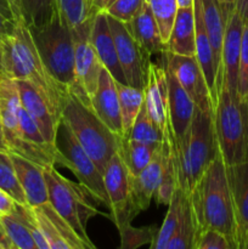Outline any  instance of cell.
Masks as SVG:
<instances>
[{
	"label": "cell",
	"instance_id": "6da1fadb",
	"mask_svg": "<svg viewBox=\"0 0 248 249\" xmlns=\"http://www.w3.org/2000/svg\"><path fill=\"white\" fill-rule=\"evenodd\" d=\"M187 197L196 225V240L203 231L215 229L228 236L233 248L238 249L235 209L226 175V164L220 152L216 153Z\"/></svg>",
	"mask_w": 248,
	"mask_h": 249
},
{
	"label": "cell",
	"instance_id": "7a4b0ae2",
	"mask_svg": "<svg viewBox=\"0 0 248 249\" xmlns=\"http://www.w3.org/2000/svg\"><path fill=\"white\" fill-rule=\"evenodd\" d=\"M1 73L15 80H27L43 94L53 111L62 117L70 91L62 87L41 60L31 29L24 22L16 23L14 32L0 40Z\"/></svg>",
	"mask_w": 248,
	"mask_h": 249
},
{
	"label": "cell",
	"instance_id": "3957f363",
	"mask_svg": "<svg viewBox=\"0 0 248 249\" xmlns=\"http://www.w3.org/2000/svg\"><path fill=\"white\" fill-rule=\"evenodd\" d=\"M165 130L174 155L177 185L189 195L219 152L213 112H203L196 107L191 124L179 140L175 138L169 118Z\"/></svg>",
	"mask_w": 248,
	"mask_h": 249
},
{
	"label": "cell",
	"instance_id": "277c9868",
	"mask_svg": "<svg viewBox=\"0 0 248 249\" xmlns=\"http://www.w3.org/2000/svg\"><path fill=\"white\" fill-rule=\"evenodd\" d=\"M213 118L224 163L231 165L248 160V102L241 101L221 83Z\"/></svg>",
	"mask_w": 248,
	"mask_h": 249
},
{
	"label": "cell",
	"instance_id": "5b68a950",
	"mask_svg": "<svg viewBox=\"0 0 248 249\" xmlns=\"http://www.w3.org/2000/svg\"><path fill=\"white\" fill-rule=\"evenodd\" d=\"M62 119L75 139L104 174L107 163L118 151L121 139L113 133L89 106L72 91L62 109Z\"/></svg>",
	"mask_w": 248,
	"mask_h": 249
},
{
	"label": "cell",
	"instance_id": "8992f818",
	"mask_svg": "<svg viewBox=\"0 0 248 249\" xmlns=\"http://www.w3.org/2000/svg\"><path fill=\"white\" fill-rule=\"evenodd\" d=\"M31 33L50 74L70 91L75 85V53L72 29L56 11L45 24L31 29Z\"/></svg>",
	"mask_w": 248,
	"mask_h": 249
},
{
	"label": "cell",
	"instance_id": "52a82bcc",
	"mask_svg": "<svg viewBox=\"0 0 248 249\" xmlns=\"http://www.w3.org/2000/svg\"><path fill=\"white\" fill-rule=\"evenodd\" d=\"M44 175L51 206L72 226L90 249H95V245L88 236L87 225L90 219L101 213L89 201L91 196L83 189L82 185L71 181L57 172L55 165L44 168Z\"/></svg>",
	"mask_w": 248,
	"mask_h": 249
},
{
	"label": "cell",
	"instance_id": "ba28073f",
	"mask_svg": "<svg viewBox=\"0 0 248 249\" xmlns=\"http://www.w3.org/2000/svg\"><path fill=\"white\" fill-rule=\"evenodd\" d=\"M56 146L58 152L55 164L70 169L91 198L108 208L104 174L62 119L56 136Z\"/></svg>",
	"mask_w": 248,
	"mask_h": 249
},
{
	"label": "cell",
	"instance_id": "9c48e42d",
	"mask_svg": "<svg viewBox=\"0 0 248 249\" xmlns=\"http://www.w3.org/2000/svg\"><path fill=\"white\" fill-rule=\"evenodd\" d=\"M94 16L79 27L72 29L75 53V85L70 89V91L90 108L91 97L96 91L100 74L104 68L90 39Z\"/></svg>",
	"mask_w": 248,
	"mask_h": 249
},
{
	"label": "cell",
	"instance_id": "30bf717a",
	"mask_svg": "<svg viewBox=\"0 0 248 249\" xmlns=\"http://www.w3.org/2000/svg\"><path fill=\"white\" fill-rule=\"evenodd\" d=\"M108 16L109 28L116 44L119 65L125 77L126 84L143 89L146 85L147 67L151 56L138 44L124 22Z\"/></svg>",
	"mask_w": 248,
	"mask_h": 249
},
{
	"label": "cell",
	"instance_id": "8fae6325",
	"mask_svg": "<svg viewBox=\"0 0 248 249\" xmlns=\"http://www.w3.org/2000/svg\"><path fill=\"white\" fill-rule=\"evenodd\" d=\"M104 182L108 197L109 218L117 230H121L134 218L130 213V175L118 151L105 168Z\"/></svg>",
	"mask_w": 248,
	"mask_h": 249
},
{
	"label": "cell",
	"instance_id": "7c38bea8",
	"mask_svg": "<svg viewBox=\"0 0 248 249\" xmlns=\"http://www.w3.org/2000/svg\"><path fill=\"white\" fill-rule=\"evenodd\" d=\"M165 66L177 77L196 107L203 112H214V104L206 78L195 56H182L165 50Z\"/></svg>",
	"mask_w": 248,
	"mask_h": 249
},
{
	"label": "cell",
	"instance_id": "4fadbf2b",
	"mask_svg": "<svg viewBox=\"0 0 248 249\" xmlns=\"http://www.w3.org/2000/svg\"><path fill=\"white\" fill-rule=\"evenodd\" d=\"M169 151V140L164 131V138L158 146L150 164L136 177H130V213L135 218L150 207L155 198L164 172L165 160Z\"/></svg>",
	"mask_w": 248,
	"mask_h": 249
},
{
	"label": "cell",
	"instance_id": "5bb4252c",
	"mask_svg": "<svg viewBox=\"0 0 248 249\" xmlns=\"http://www.w3.org/2000/svg\"><path fill=\"white\" fill-rule=\"evenodd\" d=\"M41 235L50 249H90L50 202L31 207Z\"/></svg>",
	"mask_w": 248,
	"mask_h": 249
},
{
	"label": "cell",
	"instance_id": "9a60e30c",
	"mask_svg": "<svg viewBox=\"0 0 248 249\" xmlns=\"http://www.w3.org/2000/svg\"><path fill=\"white\" fill-rule=\"evenodd\" d=\"M16 83L23 108L33 118L48 142L56 146V136L62 117L53 111L43 94L32 83L27 80H16Z\"/></svg>",
	"mask_w": 248,
	"mask_h": 249
},
{
	"label": "cell",
	"instance_id": "2e32d148",
	"mask_svg": "<svg viewBox=\"0 0 248 249\" xmlns=\"http://www.w3.org/2000/svg\"><path fill=\"white\" fill-rule=\"evenodd\" d=\"M159 62H148L147 77L143 90L147 113L164 131L168 123V80L162 53H159Z\"/></svg>",
	"mask_w": 248,
	"mask_h": 249
},
{
	"label": "cell",
	"instance_id": "e0dca14e",
	"mask_svg": "<svg viewBox=\"0 0 248 249\" xmlns=\"http://www.w3.org/2000/svg\"><path fill=\"white\" fill-rule=\"evenodd\" d=\"M22 102L16 80L0 73V121L9 152H15L21 142L19 111Z\"/></svg>",
	"mask_w": 248,
	"mask_h": 249
},
{
	"label": "cell",
	"instance_id": "ac0fdd59",
	"mask_svg": "<svg viewBox=\"0 0 248 249\" xmlns=\"http://www.w3.org/2000/svg\"><path fill=\"white\" fill-rule=\"evenodd\" d=\"M91 109L116 135L123 138L118 89L114 78L105 68H102L96 91L91 97Z\"/></svg>",
	"mask_w": 248,
	"mask_h": 249
},
{
	"label": "cell",
	"instance_id": "d6986e66",
	"mask_svg": "<svg viewBox=\"0 0 248 249\" xmlns=\"http://www.w3.org/2000/svg\"><path fill=\"white\" fill-rule=\"evenodd\" d=\"M243 23L240 15L233 10L226 22L223 51H221V73L223 82L231 94L237 95L238 62H240L241 43H242Z\"/></svg>",
	"mask_w": 248,
	"mask_h": 249
},
{
	"label": "cell",
	"instance_id": "ffe728a7",
	"mask_svg": "<svg viewBox=\"0 0 248 249\" xmlns=\"http://www.w3.org/2000/svg\"><path fill=\"white\" fill-rule=\"evenodd\" d=\"M90 39H91L95 53L105 70H107V72L114 78L116 82L126 84L125 77L119 65L113 36L109 28L108 16L105 10L96 12L92 18Z\"/></svg>",
	"mask_w": 248,
	"mask_h": 249
},
{
	"label": "cell",
	"instance_id": "44dd1931",
	"mask_svg": "<svg viewBox=\"0 0 248 249\" xmlns=\"http://www.w3.org/2000/svg\"><path fill=\"white\" fill-rule=\"evenodd\" d=\"M229 186L237 225V247L245 249L248 231V160L226 165Z\"/></svg>",
	"mask_w": 248,
	"mask_h": 249
},
{
	"label": "cell",
	"instance_id": "7402d4cb",
	"mask_svg": "<svg viewBox=\"0 0 248 249\" xmlns=\"http://www.w3.org/2000/svg\"><path fill=\"white\" fill-rule=\"evenodd\" d=\"M195 19H196V41H195V57L203 72L206 78L207 85H208L209 92H211L212 100H213L214 107H215L218 92L221 85L219 82L218 70H216L215 58H214V51L212 48L211 40L207 34L206 26L203 21V14H202V1L195 0Z\"/></svg>",
	"mask_w": 248,
	"mask_h": 249
},
{
	"label": "cell",
	"instance_id": "603a6c76",
	"mask_svg": "<svg viewBox=\"0 0 248 249\" xmlns=\"http://www.w3.org/2000/svg\"><path fill=\"white\" fill-rule=\"evenodd\" d=\"M163 56V53H162ZM164 60V57H163ZM165 65V62H164ZM168 80V118L177 140L182 138L190 126L196 105L184 88L177 82V77L165 66Z\"/></svg>",
	"mask_w": 248,
	"mask_h": 249
},
{
	"label": "cell",
	"instance_id": "cb8c5ba5",
	"mask_svg": "<svg viewBox=\"0 0 248 249\" xmlns=\"http://www.w3.org/2000/svg\"><path fill=\"white\" fill-rule=\"evenodd\" d=\"M10 155L26 197L27 206L36 207L46 203L49 201V194L44 168L17 153L10 152Z\"/></svg>",
	"mask_w": 248,
	"mask_h": 249
},
{
	"label": "cell",
	"instance_id": "d4e9b609",
	"mask_svg": "<svg viewBox=\"0 0 248 249\" xmlns=\"http://www.w3.org/2000/svg\"><path fill=\"white\" fill-rule=\"evenodd\" d=\"M125 24L128 26L131 36L147 55H159L168 50L167 44L163 41L160 36L157 21L146 1L138 15Z\"/></svg>",
	"mask_w": 248,
	"mask_h": 249
},
{
	"label": "cell",
	"instance_id": "484cf974",
	"mask_svg": "<svg viewBox=\"0 0 248 249\" xmlns=\"http://www.w3.org/2000/svg\"><path fill=\"white\" fill-rule=\"evenodd\" d=\"M202 14H203L204 26L207 34L211 40L212 48L214 51L216 70H218L219 82H223V73H221V51H223L224 36H225L226 22L230 14L226 12L224 6L219 0H201Z\"/></svg>",
	"mask_w": 248,
	"mask_h": 249
},
{
	"label": "cell",
	"instance_id": "4316f807",
	"mask_svg": "<svg viewBox=\"0 0 248 249\" xmlns=\"http://www.w3.org/2000/svg\"><path fill=\"white\" fill-rule=\"evenodd\" d=\"M196 41V19L195 7H179L177 11L169 40L168 51L177 55L195 56Z\"/></svg>",
	"mask_w": 248,
	"mask_h": 249
},
{
	"label": "cell",
	"instance_id": "83f0119b",
	"mask_svg": "<svg viewBox=\"0 0 248 249\" xmlns=\"http://www.w3.org/2000/svg\"><path fill=\"white\" fill-rule=\"evenodd\" d=\"M0 221L11 242L12 249H38L29 229L24 206L17 204L16 212L10 215L0 216Z\"/></svg>",
	"mask_w": 248,
	"mask_h": 249
},
{
	"label": "cell",
	"instance_id": "f1b7e54d",
	"mask_svg": "<svg viewBox=\"0 0 248 249\" xmlns=\"http://www.w3.org/2000/svg\"><path fill=\"white\" fill-rule=\"evenodd\" d=\"M157 148L158 147L145 145V143L136 142L126 136H123L119 142L118 152L124 164L128 168L129 175L136 177L150 164L151 160L155 157Z\"/></svg>",
	"mask_w": 248,
	"mask_h": 249
},
{
	"label": "cell",
	"instance_id": "f546056e",
	"mask_svg": "<svg viewBox=\"0 0 248 249\" xmlns=\"http://www.w3.org/2000/svg\"><path fill=\"white\" fill-rule=\"evenodd\" d=\"M119 95L122 123H123L124 135L130 130L145 102V90L140 88L131 87L129 84L116 82Z\"/></svg>",
	"mask_w": 248,
	"mask_h": 249
},
{
	"label": "cell",
	"instance_id": "4dcf8cb0",
	"mask_svg": "<svg viewBox=\"0 0 248 249\" xmlns=\"http://www.w3.org/2000/svg\"><path fill=\"white\" fill-rule=\"evenodd\" d=\"M187 198V195L182 191L181 187L177 185L174 195H173L172 199H170L169 204H168V212L165 214V218L163 220L162 226L158 230L157 236H156L155 241L150 245V248L152 249H165L167 248L168 242H169L170 237L174 233L175 228L177 225V221L180 219V214H181L182 206H184L185 201Z\"/></svg>",
	"mask_w": 248,
	"mask_h": 249
},
{
	"label": "cell",
	"instance_id": "1f68e13d",
	"mask_svg": "<svg viewBox=\"0 0 248 249\" xmlns=\"http://www.w3.org/2000/svg\"><path fill=\"white\" fill-rule=\"evenodd\" d=\"M124 136H126L130 140L136 141V142L158 147L163 141V138H164V131L151 118L150 114L147 113V109H146L145 102H143L133 126Z\"/></svg>",
	"mask_w": 248,
	"mask_h": 249
},
{
	"label": "cell",
	"instance_id": "d6a6232c",
	"mask_svg": "<svg viewBox=\"0 0 248 249\" xmlns=\"http://www.w3.org/2000/svg\"><path fill=\"white\" fill-rule=\"evenodd\" d=\"M195 241H196V225L187 197L182 206L181 214L174 233L170 237L165 249H194Z\"/></svg>",
	"mask_w": 248,
	"mask_h": 249
},
{
	"label": "cell",
	"instance_id": "836d02e7",
	"mask_svg": "<svg viewBox=\"0 0 248 249\" xmlns=\"http://www.w3.org/2000/svg\"><path fill=\"white\" fill-rule=\"evenodd\" d=\"M21 7L23 22L29 29L45 24L57 11L56 0H21Z\"/></svg>",
	"mask_w": 248,
	"mask_h": 249
},
{
	"label": "cell",
	"instance_id": "e575fe53",
	"mask_svg": "<svg viewBox=\"0 0 248 249\" xmlns=\"http://www.w3.org/2000/svg\"><path fill=\"white\" fill-rule=\"evenodd\" d=\"M56 7L71 29L77 28L95 15L91 0H56Z\"/></svg>",
	"mask_w": 248,
	"mask_h": 249
},
{
	"label": "cell",
	"instance_id": "d590c367",
	"mask_svg": "<svg viewBox=\"0 0 248 249\" xmlns=\"http://www.w3.org/2000/svg\"><path fill=\"white\" fill-rule=\"evenodd\" d=\"M0 187L11 195L17 203L27 206L26 197L19 185L11 155L9 151L4 150H0Z\"/></svg>",
	"mask_w": 248,
	"mask_h": 249
},
{
	"label": "cell",
	"instance_id": "8d00e7d4",
	"mask_svg": "<svg viewBox=\"0 0 248 249\" xmlns=\"http://www.w3.org/2000/svg\"><path fill=\"white\" fill-rule=\"evenodd\" d=\"M146 2L157 21L163 41L167 44L169 40L175 16H177V11L179 9L177 1V0H146Z\"/></svg>",
	"mask_w": 248,
	"mask_h": 249
},
{
	"label": "cell",
	"instance_id": "74e56055",
	"mask_svg": "<svg viewBox=\"0 0 248 249\" xmlns=\"http://www.w3.org/2000/svg\"><path fill=\"white\" fill-rule=\"evenodd\" d=\"M159 229L156 225L134 228L131 223L118 230L121 236V249H136L145 245H151L155 241Z\"/></svg>",
	"mask_w": 248,
	"mask_h": 249
},
{
	"label": "cell",
	"instance_id": "f35d334b",
	"mask_svg": "<svg viewBox=\"0 0 248 249\" xmlns=\"http://www.w3.org/2000/svg\"><path fill=\"white\" fill-rule=\"evenodd\" d=\"M237 96L241 101L248 102V24H245L241 43L240 62H238Z\"/></svg>",
	"mask_w": 248,
	"mask_h": 249
},
{
	"label": "cell",
	"instance_id": "ab89813d",
	"mask_svg": "<svg viewBox=\"0 0 248 249\" xmlns=\"http://www.w3.org/2000/svg\"><path fill=\"white\" fill-rule=\"evenodd\" d=\"M146 0H114L105 9L107 15L128 23L138 15Z\"/></svg>",
	"mask_w": 248,
	"mask_h": 249
},
{
	"label": "cell",
	"instance_id": "60d3db41",
	"mask_svg": "<svg viewBox=\"0 0 248 249\" xmlns=\"http://www.w3.org/2000/svg\"><path fill=\"white\" fill-rule=\"evenodd\" d=\"M194 249H235L228 236L215 229H208L197 237Z\"/></svg>",
	"mask_w": 248,
	"mask_h": 249
},
{
	"label": "cell",
	"instance_id": "b9f144b4",
	"mask_svg": "<svg viewBox=\"0 0 248 249\" xmlns=\"http://www.w3.org/2000/svg\"><path fill=\"white\" fill-rule=\"evenodd\" d=\"M17 202L11 195L0 187V216L14 214L17 209Z\"/></svg>",
	"mask_w": 248,
	"mask_h": 249
},
{
	"label": "cell",
	"instance_id": "7bdbcfd3",
	"mask_svg": "<svg viewBox=\"0 0 248 249\" xmlns=\"http://www.w3.org/2000/svg\"><path fill=\"white\" fill-rule=\"evenodd\" d=\"M5 2L9 6L10 12H11L12 17H14L15 22H23V17H22V7H21V0H5Z\"/></svg>",
	"mask_w": 248,
	"mask_h": 249
},
{
	"label": "cell",
	"instance_id": "ee69618b",
	"mask_svg": "<svg viewBox=\"0 0 248 249\" xmlns=\"http://www.w3.org/2000/svg\"><path fill=\"white\" fill-rule=\"evenodd\" d=\"M235 10L242 18L243 23L248 24V0H235Z\"/></svg>",
	"mask_w": 248,
	"mask_h": 249
},
{
	"label": "cell",
	"instance_id": "f6af8a7d",
	"mask_svg": "<svg viewBox=\"0 0 248 249\" xmlns=\"http://www.w3.org/2000/svg\"><path fill=\"white\" fill-rule=\"evenodd\" d=\"M0 245L4 247V249H12V245L9 238H7L6 233H5L4 228L1 225V221H0Z\"/></svg>",
	"mask_w": 248,
	"mask_h": 249
},
{
	"label": "cell",
	"instance_id": "bcb514c9",
	"mask_svg": "<svg viewBox=\"0 0 248 249\" xmlns=\"http://www.w3.org/2000/svg\"><path fill=\"white\" fill-rule=\"evenodd\" d=\"M108 2H109V0H91L92 10H94L95 14L99 11H102V10L106 9L107 5H108Z\"/></svg>",
	"mask_w": 248,
	"mask_h": 249
},
{
	"label": "cell",
	"instance_id": "7dc6e473",
	"mask_svg": "<svg viewBox=\"0 0 248 249\" xmlns=\"http://www.w3.org/2000/svg\"><path fill=\"white\" fill-rule=\"evenodd\" d=\"M219 1L221 2L228 14H231L235 10V0H219Z\"/></svg>",
	"mask_w": 248,
	"mask_h": 249
},
{
	"label": "cell",
	"instance_id": "c3c4849f",
	"mask_svg": "<svg viewBox=\"0 0 248 249\" xmlns=\"http://www.w3.org/2000/svg\"><path fill=\"white\" fill-rule=\"evenodd\" d=\"M0 150L9 151V150H7L6 141H5V136H4V130H2L1 121H0Z\"/></svg>",
	"mask_w": 248,
	"mask_h": 249
},
{
	"label": "cell",
	"instance_id": "681fc988",
	"mask_svg": "<svg viewBox=\"0 0 248 249\" xmlns=\"http://www.w3.org/2000/svg\"><path fill=\"white\" fill-rule=\"evenodd\" d=\"M179 7H191L194 6L195 0H177Z\"/></svg>",
	"mask_w": 248,
	"mask_h": 249
},
{
	"label": "cell",
	"instance_id": "f907efd6",
	"mask_svg": "<svg viewBox=\"0 0 248 249\" xmlns=\"http://www.w3.org/2000/svg\"><path fill=\"white\" fill-rule=\"evenodd\" d=\"M0 72H1V43H0Z\"/></svg>",
	"mask_w": 248,
	"mask_h": 249
},
{
	"label": "cell",
	"instance_id": "816d5d0a",
	"mask_svg": "<svg viewBox=\"0 0 248 249\" xmlns=\"http://www.w3.org/2000/svg\"><path fill=\"white\" fill-rule=\"evenodd\" d=\"M245 249H248V231H247V236H246V246Z\"/></svg>",
	"mask_w": 248,
	"mask_h": 249
},
{
	"label": "cell",
	"instance_id": "f5cc1de1",
	"mask_svg": "<svg viewBox=\"0 0 248 249\" xmlns=\"http://www.w3.org/2000/svg\"><path fill=\"white\" fill-rule=\"evenodd\" d=\"M112 1H114V0H109V2H108V5H109V4H111V2H112Z\"/></svg>",
	"mask_w": 248,
	"mask_h": 249
},
{
	"label": "cell",
	"instance_id": "db71d44e",
	"mask_svg": "<svg viewBox=\"0 0 248 249\" xmlns=\"http://www.w3.org/2000/svg\"><path fill=\"white\" fill-rule=\"evenodd\" d=\"M0 249H4V247H2V246H1V245H0Z\"/></svg>",
	"mask_w": 248,
	"mask_h": 249
},
{
	"label": "cell",
	"instance_id": "11a10c76",
	"mask_svg": "<svg viewBox=\"0 0 248 249\" xmlns=\"http://www.w3.org/2000/svg\"><path fill=\"white\" fill-rule=\"evenodd\" d=\"M0 73H1V72H0Z\"/></svg>",
	"mask_w": 248,
	"mask_h": 249
}]
</instances>
